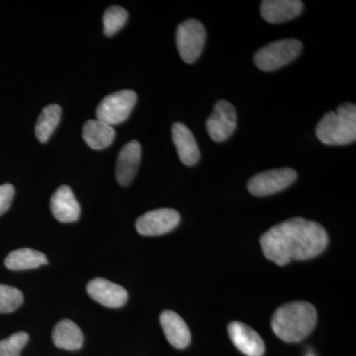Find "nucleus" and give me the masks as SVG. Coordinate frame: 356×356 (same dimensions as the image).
<instances>
[{
  "instance_id": "4468645a",
  "label": "nucleus",
  "mask_w": 356,
  "mask_h": 356,
  "mask_svg": "<svg viewBox=\"0 0 356 356\" xmlns=\"http://www.w3.org/2000/svg\"><path fill=\"white\" fill-rule=\"evenodd\" d=\"M303 2L300 0H264L261 4V14L271 24L294 19L303 11Z\"/></svg>"
},
{
  "instance_id": "9b49d317",
  "label": "nucleus",
  "mask_w": 356,
  "mask_h": 356,
  "mask_svg": "<svg viewBox=\"0 0 356 356\" xmlns=\"http://www.w3.org/2000/svg\"><path fill=\"white\" fill-rule=\"evenodd\" d=\"M229 336L238 350L248 356H262L266 346L254 330L241 322H233L228 327Z\"/></svg>"
},
{
  "instance_id": "39448f33",
  "label": "nucleus",
  "mask_w": 356,
  "mask_h": 356,
  "mask_svg": "<svg viewBox=\"0 0 356 356\" xmlns=\"http://www.w3.org/2000/svg\"><path fill=\"white\" fill-rule=\"evenodd\" d=\"M137 103V95L133 90L118 91L103 98L96 109V119L112 126L127 120Z\"/></svg>"
},
{
  "instance_id": "20e7f679",
  "label": "nucleus",
  "mask_w": 356,
  "mask_h": 356,
  "mask_svg": "<svg viewBox=\"0 0 356 356\" xmlns=\"http://www.w3.org/2000/svg\"><path fill=\"white\" fill-rule=\"evenodd\" d=\"M302 51L297 39H283L266 44L255 53L254 64L264 72H273L293 62Z\"/></svg>"
},
{
  "instance_id": "4be33fe9",
  "label": "nucleus",
  "mask_w": 356,
  "mask_h": 356,
  "mask_svg": "<svg viewBox=\"0 0 356 356\" xmlns=\"http://www.w3.org/2000/svg\"><path fill=\"white\" fill-rule=\"evenodd\" d=\"M23 303V294L17 288L0 284V313H10Z\"/></svg>"
},
{
  "instance_id": "423d86ee",
  "label": "nucleus",
  "mask_w": 356,
  "mask_h": 356,
  "mask_svg": "<svg viewBox=\"0 0 356 356\" xmlns=\"http://www.w3.org/2000/svg\"><path fill=\"white\" fill-rule=\"evenodd\" d=\"M206 42L205 27L200 21L188 19L178 26L177 47L180 57L187 64H193L202 53Z\"/></svg>"
},
{
  "instance_id": "dca6fc26",
  "label": "nucleus",
  "mask_w": 356,
  "mask_h": 356,
  "mask_svg": "<svg viewBox=\"0 0 356 356\" xmlns=\"http://www.w3.org/2000/svg\"><path fill=\"white\" fill-rule=\"evenodd\" d=\"M172 140L177 147L178 156L184 165L192 166L198 163L200 151L197 142L186 125L175 123L172 126Z\"/></svg>"
},
{
  "instance_id": "1a4fd4ad",
  "label": "nucleus",
  "mask_w": 356,
  "mask_h": 356,
  "mask_svg": "<svg viewBox=\"0 0 356 356\" xmlns=\"http://www.w3.org/2000/svg\"><path fill=\"white\" fill-rule=\"evenodd\" d=\"M180 222L177 211L163 208L149 211L136 222V229L142 236H154L165 235L177 228Z\"/></svg>"
},
{
  "instance_id": "f3484780",
  "label": "nucleus",
  "mask_w": 356,
  "mask_h": 356,
  "mask_svg": "<svg viewBox=\"0 0 356 356\" xmlns=\"http://www.w3.org/2000/svg\"><path fill=\"white\" fill-rule=\"evenodd\" d=\"M53 341L63 350H77L83 346V332L72 321L63 320L54 329Z\"/></svg>"
},
{
  "instance_id": "aec40b11",
  "label": "nucleus",
  "mask_w": 356,
  "mask_h": 356,
  "mask_svg": "<svg viewBox=\"0 0 356 356\" xmlns=\"http://www.w3.org/2000/svg\"><path fill=\"white\" fill-rule=\"evenodd\" d=\"M60 117H62V108L58 105L51 104L44 107L42 113L40 114L36 127H35V132L40 142H48L51 134L58 127Z\"/></svg>"
},
{
  "instance_id": "7ed1b4c3",
  "label": "nucleus",
  "mask_w": 356,
  "mask_h": 356,
  "mask_svg": "<svg viewBox=\"0 0 356 356\" xmlns=\"http://www.w3.org/2000/svg\"><path fill=\"white\" fill-rule=\"evenodd\" d=\"M316 135L323 144L343 146L356 140V106L344 103L336 111L325 115L318 122Z\"/></svg>"
},
{
  "instance_id": "393cba45",
  "label": "nucleus",
  "mask_w": 356,
  "mask_h": 356,
  "mask_svg": "<svg viewBox=\"0 0 356 356\" xmlns=\"http://www.w3.org/2000/svg\"><path fill=\"white\" fill-rule=\"evenodd\" d=\"M309 356H314V355H309Z\"/></svg>"
},
{
  "instance_id": "2eb2a0df",
  "label": "nucleus",
  "mask_w": 356,
  "mask_h": 356,
  "mask_svg": "<svg viewBox=\"0 0 356 356\" xmlns=\"http://www.w3.org/2000/svg\"><path fill=\"white\" fill-rule=\"evenodd\" d=\"M159 321L168 343L178 350H184L189 346L191 341V331L184 318L178 314L173 311L163 312Z\"/></svg>"
},
{
  "instance_id": "f257e3e1",
  "label": "nucleus",
  "mask_w": 356,
  "mask_h": 356,
  "mask_svg": "<svg viewBox=\"0 0 356 356\" xmlns=\"http://www.w3.org/2000/svg\"><path fill=\"white\" fill-rule=\"evenodd\" d=\"M329 235L322 225L296 217L280 222L261 238L264 257L283 266L291 261H307L322 254Z\"/></svg>"
},
{
  "instance_id": "0eeeda50",
  "label": "nucleus",
  "mask_w": 356,
  "mask_h": 356,
  "mask_svg": "<svg viewBox=\"0 0 356 356\" xmlns=\"http://www.w3.org/2000/svg\"><path fill=\"white\" fill-rule=\"evenodd\" d=\"M296 179L297 172L292 168H277L259 173L250 178L248 189L252 195L264 197L284 191Z\"/></svg>"
},
{
  "instance_id": "5701e85b",
  "label": "nucleus",
  "mask_w": 356,
  "mask_h": 356,
  "mask_svg": "<svg viewBox=\"0 0 356 356\" xmlns=\"http://www.w3.org/2000/svg\"><path fill=\"white\" fill-rule=\"evenodd\" d=\"M29 337L24 332H16L0 341V356H21L20 353L28 343Z\"/></svg>"
},
{
  "instance_id": "a211bd4d",
  "label": "nucleus",
  "mask_w": 356,
  "mask_h": 356,
  "mask_svg": "<svg viewBox=\"0 0 356 356\" xmlns=\"http://www.w3.org/2000/svg\"><path fill=\"white\" fill-rule=\"evenodd\" d=\"M83 136L89 147L93 149H103L113 143L115 130L112 126L95 119L84 124Z\"/></svg>"
},
{
  "instance_id": "f03ea898",
  "label": "nucleus",
  "mask_w": 356,
  "mask_h": 356,
  "mask_svg": "<svg viewBox=\"0 0 356 356\" xmlns=\"http://www.w3.org/2000/svg\"><path fill=\"white\" fill-rule=\"evenodd\" d=\"M317 311L311 303L292 302L281 306L274 313L271 327L274 334L286 343H298L315 329Z\"/></svg>"
},
{
  "instance_id": "f8f14e48",
  "label": "nucleus",
  "mask_w": 356,
  "mask_h": 356,
  "mask_svg": "<svg viewBox=\"0 0 356 356\" xmlns=\"http://www.w3.org/2000/svg\"><path fill=\"white\" fill-rule=\"evenodd\" d=\"M142 147L138 140H131L119 153L116 163V179L121 186H128L133 181L140 163Z\"/></svg>"
},
{
  "instance_id": "412c9836",
  "label": "nucleus",
  "mask_w": 356,
  "mask_h": 356,
  "mask_svg": "<svg viewBox=\"0 0 356 356\" xmlns=\"http://www.w3.org/2000/svg\"><path fill=\"white\" fill-rule=\"evenodd\" d=\"M128 13L121 6H111L103 15V32L106 36L112 37L120 31L128 20Z\"/></svg>"
},
{
  "instance_id": "b1692460",
  "label": "nucleus",
  "mask_w": 356,
  "mask_h": 356,
  "mask_svg": "<svg viewBox=\"0 0 356 356\" xmlns=\"http://www.w3.org/2000/svg\"><path fill=\"white\" fill-rule=\"evenodd\" d=\"M14 187L11 184L0 185V216L10 208L14 196Z\"/></svg>"
},
{
  "instance_id": "6ab92c4d",
  "label": "nucleus",
  "mask_w": 356,
  "mask_h": 356,
  "mask_svg": "<svg viewBox=\"0 0 356 356\" xmlns=\"http://www.w3.org/2000/svg\"><path fill=\"white\" fill-rule=\"evenodd\" d=\"M48 264L46 255L32 248L13 250L6 259L4 264L10 270H27Z\"/></svg>"
},
{
  "instance_id": "6e6552de",
  "label": "nucleus",
  "mask_w": 356,
  "mask_h": 356,
  "mask_svg": "<svg viewBox=\"0 0 356 356\" xmlns=\"http://www.w3.org/2000/svg\"><path fill=\"white\" fill-rule=\"evenodd\" d=\"M236 128L235 107L226 100H219L215 104L213 113L206 122V129L211 139L216 143L228 140Z\"/></svg>"
},
{
  "instance_id": "9d476101",
  "label": "nucleus",
  "mask_w": 356,
  "mask_h": 356,
  "mask_svg": "<svg viewBox=\"0 0 356 356\" xmlns=\"http://www.w3.org/2000/svg\"><path fill=\"white\" fill-rule=\"evenodd\" d=\"M86 291L95 301L108 308H120L128 300L125 288L104 278L89 281Z\"/></svg>"
},
{
  "instance_id": "ddd939ff",
  "label": "nucleus",
  "mask_w": 356,
  "mask_h": 356,
  "mask_svg": "<svg viewBox=\"0 0 356 356\" xmlns=\"http://www.w3.org/2000/svg\"><path fill=\"white\" fill-rule=\"evenodd\" d=\"M51 210L54 217L62 222H76L81 216V206L67 185L58 187L51 196Z\"/></svg>"
}]
</instances>
